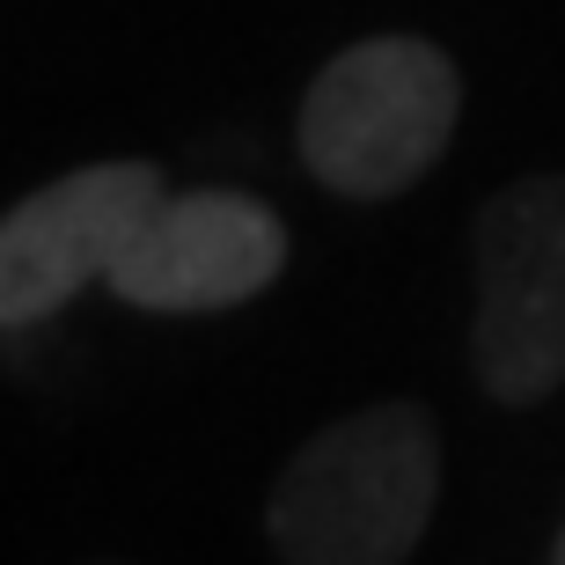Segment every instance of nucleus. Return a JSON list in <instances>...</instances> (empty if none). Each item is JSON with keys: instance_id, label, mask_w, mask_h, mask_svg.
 Here are the masks:
<instances>
[{"instance_id": "5", "label": "nucleus", "mask_w": 565, "mask_h": 565, "mask_svg": "<svg viewBox=\"0 0 565 565\" xmlns=\"http://www.w3.org/2000/svg\"><path fill=\"white\" fill-rule=\"evenodd\" d=\"M287 273V221L250 191H162L126 243L110 294L147 316H213Z\"/></svg>"}, {"instance_id": "7", "label": "nucleus", "mask_w": 565, "mask_h": 565, "mask_svg": "<svg viewBox=\"0 0 565 565\" xmlns=\"http://www.w3.org/2000/svg\"><path fill=\"white\" fill-rule=\"evenodd\" d=\"M88 565H126V558H88Z\"/></svg>"}, {"instance_id": "1", "label": "nucleus", "mask_w": 565, "mask_h": 565, "mask_svg": "<svg viewBox=\"0 0 565 565\" xmlns=\"http://www.w3.org/2000/svg\"><path fill=\"white\" fill-rule=\"evenodd\" d=\"M440 507V426L412 397H375L294 448L265 500L279 565H404Z\"/></svg>"}, {"instance_id": "6", "label": "nucleus", "mask_w": 565, "mask_h": 565, "mask_svg": "<svg viewBox=\"0 0 565 565\" xmlns=\"http://www.w3.org/2000/svg\"><path fill=\"white\" fill-rule=\"evenodd\" d=\"M551 565H565V529H558V544H551Z\"/></svg>"}, {"instance_id": "2", "label": "nucleus", "mask_w": 565, "mask_h": 565, "mask_svg": "<svg viewBox=\"0 0 565 565\" xmlns=\"http://www.w3.org/2000/svg\"><path fill=\"white\" fill-rule=\"evenodd\" d=\"M456 60L434 38L382 30L323 60V74L301 96L294 140H301L316 184H331L338 199H360V206H382V199H404L440 162V147L456 140Z\"/></svg>"}, {"instance_id": "4", "label": "nucleus", "mask_w": 565, "mask_h": 565, "mask_svg": "<svg viewBox=\"0 0 565 565\" xmlns=\"http://www.w3.org/2000/svg\"><path fill=\"white\" fill-rule=\"evenodd\" d=\"M162 191L169 184L154 162H88L15 199L0 221V323L22 338L30 323L60 316L82 287H110Z\"/></svg>"}, {"instance_id": "3", "label": "nucleus", "mask_w": 565, "mask_h": 565, "mask_svg": "<svg viewBox=\"0 0 565 565\" xmlns=\"http://www.w3.org/2000/svg\"><path fill=\"white\" fill-rule=\"evenodd\" d=\"M478 316L470 367L484 397L544 404L565 390V169H529L500 184L470 221Z\"/></svg>"}]
</instances>
